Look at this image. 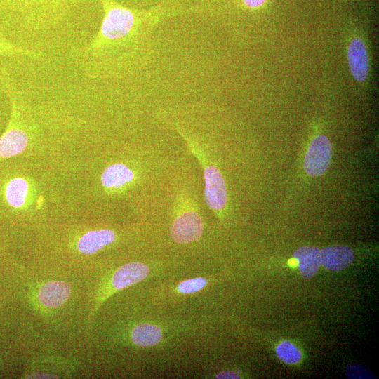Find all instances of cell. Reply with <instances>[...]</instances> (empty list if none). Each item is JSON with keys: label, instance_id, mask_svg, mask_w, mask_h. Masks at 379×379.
<instances>
[{"label": "cell", "instance_id": "16", "mask_svg": "<svg viewBox=\"0 0 379 379\" xmlns=\"http://www.w3.org/2000/svg\"><path fill=\"white\" fill-rule=\"evenodd\" d=\"M277 357L288 364H295L301 359V352L293 343L284 340L276 348Z\"/></svg>", "mask_w": 379, "mask_h": 379}, {"label": "cell", "instance_id": "3", "mask_svg": "<svg viewBox=\"0 0 379 379\" xmlns=\"http://www.w3.org/2000/svg\"><path fill=\"white\" fill-rule=\"evenodd\" d=\"M332 145L324 135H318L310 142L304 159V168L311 177L323 175L329 166Z\"/></svg>", "mask_w": 379, "mask_h": 379}, {"label": "cell", "instance_id": "7", "mask_svg": "<svg viewBox=\"0 0 379 379\" xmlns=\"http://www.w3.org/2000/svg\"><path fill=\"white\" fill-rule=\"evenodd\" d=\"M354 251L347 246H327L320 251L321 265L332 271L342 270L353 262Z\"/></svg>", "mask_w": 379, "mask_h": 379}, {"label": "cell", "instance_id": "19", "mask_svg": "<svg viewBox=\"0 0 379 379\" xmlns=\"http://www.w3.org/2000/svg\"><path fill=\"white\" fill-rule=\"evenodd\" d=\"M243 4L248 8H255L261 6L266 0H241Z\"/></svg>", "mask_w": 379, "mask_h": 379}, {"label": "cell", "instance_id": "9", "mask_svg": "<svg viewBox=\"0 0 379 379\" xmlns=\"http://www.w3.org/2000/svg\"><path fill=\"white\" fill-rule=\"evenodd\" d=\"M71 295L70 286L63 281H51L39 289L38 299L44 306L57 307L65 302Z\"/></svg>", "mask_w": 379, "mask_h": 379}, {"label": "cell", "instance_id": "6", "mask_svg": "<svg viewBox=\"0 0 379 379\" xmlns=\"http://www.w3.org/2000/svg\"><path fill=\"white\" fill-rule=\"evenodd\" d=\"M347 56L354 79L359 82L366 81L369 75L370 60L364 41L359 37L352 39L347 47Z\"/></svg>", "mask_w": 379, "mask_h": 379}, {"label": "cell", "instance_id": "1", "mask_svg": "<svg viewBox=\"0 0 379 379\" xmlns=\"http://www.w3.org/2000/svg\"><path fill=\"white\" fill-rule=\"evenodd\" d=\"M103 15L100 28L72 57L84 76L93 79L127 76L145 66L152 52V34L164 11L140 10L115 0H98Z\"/></svg>", "mask_w": 379, "mask_h": 379}, {"label": "cell", "instance_id": "11", "mask_svg": "<svg viewBox=\"0 0 379 379\" xmlns=\"http://www.w3.org/2000/svg\"><path fill=\"white\" fill-rule=\"evenodd\" d=\"M293 257L298 261L299 271L305 279L315 275L321 265L320 250L315 246H301L293 252Z\"/></svg>", "mask_w": 379, "mask_h": 379}, {"label": "cell", "instance_id": "8", "mask_svg": "<svg viewBox=\"0 0 379 379\" xmlns=\"http://www.w3.org/2000/svg\"><path fill=\"white\" fill-rule=\"evenodd\" d=\"M149 267L142 262H130L119 267L112 277V285L116 290H121L135 284L148 275Z\"/></svg>", "mask_w": 379, "mask_h": 379}, {"label": "cell", "instance_id": "15", "mask_svg": "<svg viewBox=\"0 0 379 379\" xmlns=\"http://www.w3.org/2000/svg\"><path fill=\"white\" fill-rule=\"evenodd\" d=\"M27 56L34 59L41 57L39 51H33L13 42L0 23V56Z\"/></svg>", "mask_w": 379, "mask_h": 379}, {"label": "cell", "instance_id": "2", "mask_svg": "<svg viewBox=\"0 0 379 379\" xmlns=\"http://www.w3.org/2000/svg\"><path fill=\"white\" fill-rule=\"evenodd\" d=\"M89 1L0 0V23H14L31 32L45 31L59 25Z\"/></svg>", "mask_w": 379, "mask_h": 379}, {"label": "cell", "instance_id": "17", "mask_svg": "<svg viewBox=\"0 0 379 379\" xmlns=\"http://www.w3.org/2000/svg\"><path fill=\"white\" fill-rule=\"evenodd\" d=\"M206 284V279L197 277L182 281L178 288L180 293H192L202 289Z\"/></svg>", "mask_w": 379, "mask_h": 379}, {"label": "cell", "instance_id": "21", "mask_svg": "<svg viewBox=\"0 0 379 379\" xmlns=\"http://www.w3.org/2000/svg\"><path fill=\"white\" fill-rule=\"evenodd\" d=\"M0 18H1V11H0Z\"/></svg>", "mask_w": 379, "mask_h": 379}, {"label": "cell", "instance_id": "18", "mask_svg": "<svg viewBox=\"0 0 379 379\" xmlns=\"http://www.w3.org/2000/svg\"><path fill=\"white\" fill-rule=\"evenodd\" d=\"M346 375L349 378H370L371 373L359 364H350L346 370Z\"/></svg>", "mask_w": 379, "mask_h": 379}, {"label": "cell", "instance_id": "4", "mask_svg": "<svg viewBox=\"0 0 379 379\" xmlns=\"http://www.w3.org/2000/svg\"><path fill=\"white\" fill-rule=\"evenodd\" d=\"M203 230L201 216L194 211H187L174 220L171 227V236L175 241L186 244L199 239Z\"/></svg>", "mask_w": 379, "mask_h": 379}, {"label": "cell", "instance_id": "14", "mask_svg": "<svg viewBox=\"0 0 379 379\" xmlns=\"http://www.w3.org/2000/svg\"><path fill=\"white\" fill-rule=\"evenodd\" d=\"M133 342L140 347H148L159 343L162 338L159 327L150 324L136 325L131 333Z\"/></svg>", "mask_w": 379, "mask_h": 379}, {"label": "cell", "instance_id": "12", "mask_svg": "<svg viewBox=\"0 0 379 379\" xmlns=\"http://www.w3.org/2000/svg\"><path fill=\"white\" fill-rule=\"evenodd\" d=\"M134 173L127 166L118 163L108 166L101 175V182L107 189H119L131 182Z\"/></svg>", "mask_w": 379, "mask_h": 379}, {"label": "cell", "instance_id": "5", "mask_svg": "<svg viewBox=\"0 0 379 379\" xmlns=\"http://www.w3.org/2000/svg\"><path fill=\"white\" fill-rule=\"evenodd\" d=\"M204 176V196L208 206L215 211L222 210L227 200V188L222 175L214 166L206 165Z\"/></svg>", "mask_w": 379, "mask_h": 379}, {"label": "cell", "instance_id": "20", "mask_svg": "<svg viewBox=\"0 0 379 379\" xmlns=\"http://www.w3.org/2000/svg\"><path fill=\"white\" fill-rule=\"evenodd\" d=\"M240 377L233 371H222L219 373L215 378H239Z\"/></svg>", "mask_w": 379, "mask_h": 379}, {"label": "cell", "instance_id": "13", "mask_svg": "<svg viewBox=\"0 0 379 379\" xmlns=\"http://www.w3.org/2000/svg\"><path fill=\"white\" fill-rule=\"evenodd\" d=\"M29 185L22 178H14L8 181L4 188V197L8 204L15 208L22 207L26 201Z\"/></svg>", "mask_w": 379, "mask_h": 379}, {"label": "cell", "instance_id": "10", "mask_svg": "<svg viewBox=\"0 0 379 379\" xmlns=\"http://www.w3.org/2000/svg\"><path fill=\"white\" fill-rule=\"evenodd\" d=\"M115 238L114 232L109 229L89 231L79 239L77 248L81 253L92 254L112 244Z\"/></svg>", "mask_w": 379, "mask_h": 379}]
</instances>
